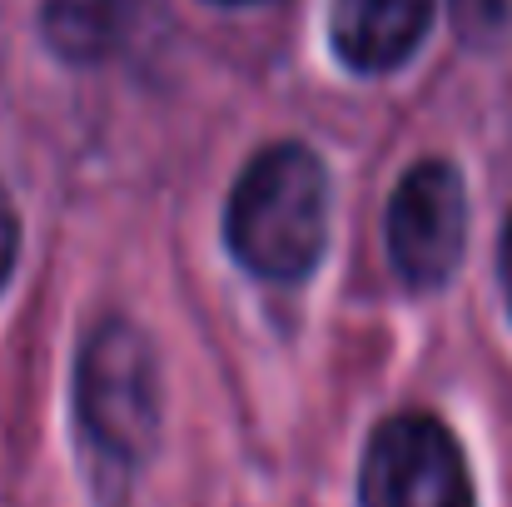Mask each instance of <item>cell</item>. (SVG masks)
Segmentation results:
<instances>
[{
    "instance_id": "7",
    "label": "cell",
    "mask_w": 512,
    "mask_h": 507,
    "mask_svg": "<svg viewBox=\"0 0 512 507\" xmlns=\"http://www.w3.org/2000/svg\"><path fill=\"white\" fill-rule=\"evenodd\" d=\"M453 10V30L463 45H498L512 35V0H448Z\"/></svg>"
},
{
    "instance_id": "3",
    "label": "cell",
    "mask_w": 512,
    "mask_h": 507,
    "mask_svg": "<svg viewBox=\"0 0 512 507\" xmlns=\"http://www.w3.org/2000/svg\"><path fill=\"white\" fill-rule=\"evenodd\" d=\"M358 507H478L458 438L428 413L383 418L363 448Z\"/></svg>"
},
{
    "instance_id": "1",
    "label": "cell",
    "mask_w": 512,
    "mask_h": 507,
    "mask_svg": "<svg viewBox=\"0 0 512 507\" xmlns=\"http://www.w3.org/2000/svg\"><path fill=\"white\" fill-rule=\"evenodd\" d=\"M234 259L274 284L314 274L329 244V169L309 145H269L234 179L224 209Z\"/></svg>"
},
{
    "instance_id": "2",
    "label": "cell",
    "mask_w": 512,
    "mask_h": 507,
    "mask_svg": "<svg viewBox=\"0 0 512 507\" xmlns=\"http://www.w3.org/2000/svg\"><path fill=\"white\" fill-rule=\"evenodd\" d=\"M75 423L100 468V488L115 483V498H125L130 473L160 438V368L135 324L105 319L85 338L75 363Z\"/></svg>"
},
{
    "instance_id": "9",
    "label": "cell",
    "mask_w": 512,
    "mask_h": 507,
    "mask_svg": "<svg viewBox=\"0 0 512 507\" xmlns=\"http://www.w3.org/2000/svg\"><path fill=\"white\" fill-rule=\"evenodd\" d=\"M498 264H503V294H508V309H512V219L503 229V249H498Z\"/></svg>"
},
{
    "instance_id": "4",
    "label": "cell",
    "mask_w": 512,
    "mask_h": 507,
    "mask_svg": "<svg viewBox=\"0 0 512 507\" xmlns=\"http://www.w3.org/2000/svg\"><path fill=\"white\" fill-rule=\"evenodd\" d=\"M383 239L393 269L413 289H438L453 279L463 244H468V194L448 160L413 165L383 214Z\"/></svg>"
},
{
    "instance_id": "10",
    "label": "cell",
    "mask_w": 512,
    "mask_h": 507,
    "mask_svg": "<svg viewBox=\"0 0 512 507\" xmlns=\"http://www.w3.org/2000/svg\"><path fill=\"white\" fill-rule=\"evenodd\" d=\"M234 5H244V0H234Z\"/></svg>"
},
{
    "instance_id": "8",
    "label": "cell",
    "mask_w": 512,
    "mask_h": 507,
    "mask_svg": "<svg viewBox=\"0 0 512 507\" xmlns=\"http://www.w3.org/2000/svg\"><path fill=\"white\" fill-rule=\"evenodd\" d=\"M15 249H20V224H15V209H10V199L0 189V289L15 269Z\"/></svg>"
},
{
    "instance_id": "6",
    "label": "cell",
    "mask_w": 512,
    "mask_h": 507,
    "mask_svg": "<svg viewBox=\"0 0 512 507\" xmlns=\"http://www.w3.org/2000/svg\"><path fill=\"white\" fill-rule=\"evenodd\" d=\"M120 0H45V35L70 60H95L115 40Z\"/></svg>"
},
{
    "instance_id": "5",
    "label": "cell",
    "mask_w": 512,
    "mask_h": 507,
    "mask_svg": "<svg viewBox=\"0 0 512 507\" xmlns=\"http://www.w3.org/2000/svg\"><path fill=\"white\" fill-rule=\"evenodd\" d=\"M428 20H433V0H334L329 5L334 50L358 75L398 70L428 35Z\"/></svg>"
}]
</instances>
